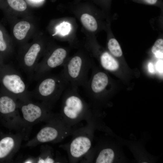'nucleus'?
<instances>
[{
	"label": "nucleus",
	"mask_w": 163,
	"mask_h": 163,
	"mask_svg": "<svg viewBox=\"0 0 163 163\" xmlns=\"http://www.w3.org/2000/svg\"><path fill=\"white\" fill-rule=\"evenodd\" d=\"M80 19L83 26L88 30L94 32L97 29V22L91 15L87 13L83 14L81 15Z\"/></svg>",
	"instance_id": "obj_18"
},
{
	"label": "nucleus",
	"mask_w": 163,
	"mask_h": 163,
	"mask_svg": "<svg viewBox=\"0 0 163 163\" xmlns=\"http://www.w3.org/2000/svg\"><path fill=\"white\" fill-rule=\"evenodd\" d=\"M78 88L69 85L62 94L60 115L71 127L85 120L91 108L78 93Z\"/></svg>",
	"instance_id": "obj_2"
},
{
	"label": "nucleus",
	"mask_w": 163,
	"mask_h": 163,
	"mask_svg": "<svg viewBox=\"0 0 163 163\" xmlns=\"http://www.w3.org/2000/svg\"><path fill=\"white\" fill-rule=\"evenodd\" d=\"M18 107L28 135L34 125L41 122H46L56 113L41 102H34L31 99L18 100Z\"/></svg>",
	"instance_id": "obj_9"
},
{
	"label": "nucleus",
	"mask_w": 163,
	"mask_h": 163,
	"mask_svg": "<svg viewBox=\"0 0 163 163\" xmlns=\"http://www.w3.org/2000/svg\"><path fill=\"white\" fill-rule=\"evenodd\" d=\"M92 64L89 59L77 55L67 60L61 72L71 87H84L88 78Z\"/></svg>",
	"instance_id": "obj_8"
},
{
	"label": "nucleus",
	"mask_w": 163,
	"mask_h": 163,
	"mask_svg": "<svg viewBox=\"0 0 163 163\" xmlns=\"http://www.w3.org/2000/svg\"><path fill=\"white\" fill-rule=\"evenodd\" d=\"M36 158V163H52L66 162L67 160L60 154L55 156L53 148L48 145H42L40 154Z\"/></svg>",
	"instance_id": "obj_15"
},
{
	"label": "nucleus",
	"mask_w": 163,
	"mask_h": 163,
	"mask_svg": "<svg viewBox=\"0 0 163 163\" xmlns=\"http://www.w3.org/2000/svg\"><path fill=\"white\" fill-rule=\"evenodd\" d=\"M109 82L108 76L101 71L94 72L89 79L84 87L89 98L94 101L102 100V94L105 90Z\"/></svg>",
	"instance_id": "obj_13"
},
{
	"label": "nucleus",
	"mask_w": 163,
	"mask_h": 163,
	"mask_svg": "<svg viewBox=\"0 0 163 163\" xmlns=\"http://www.w3.org/2000/svg\"><path fill=\"white\" fill-rule=\"evenodd\" d=\"M108 47L110 53L114 56L120 57L123 54L120 46L116 39H110L108 43Z\"/></svg>",
	"instance_id": "obj_19"
},
{
	"label": "nucleus",
	"mask_w": 163,
	"mask_h": 163,
	"mask_svg": "<svg viewBox=\"0 0 163 163\" xmlns=\"http://www.w3.org/2000/svg\"><path fill=\"white\" fill-rule=\"evenodd\" d=\"M30 0L32 2H41L43 0Z\"/></svg>",
	"instance_id": "obj_28"
},
{
	"label": "nucleus",
	"mask_w": 163,
	"mask_h": 163,
	"mask_svg": "<svg viewBox=\"0 0 163 163\" xmlns=\"http://www.w3.org/2000/svg\"><path fill=\"white\" fill-rule=\"evenodd\" d=\"M148 66L149 72L152 73H154V70L152 64L151 62L149 63Z\"/></svg>",
	"instance_id": "obj_26"
},
{
	"label": "nucleus",
	"mask_w": 163,
	"mask_h": 163,
	"mask_svg": "<svg viewBox=\"0 0 163 163\" xmlns=\"http://www.w3.org/2000/svg\"><path fill=\"white\" fill-rule=\"evenodd\" d=\"M41 50V47L39 44H33L25 52L20 61V64L21 68L30 78L33 77Z\"/></svg>",
	"instance_id": "obj_14"
},
{
	"label": "nucleus",
	"mask_w": 163,
	"mask_h": 163,
	"mask_svg": "<svg viewBox=\"0 0 163 163\" xmlns=\"http://www.w3.org/2000/svg\"><path fill=\"white\" fill-rule=\"evenodd\" d=\"M23 139V135L21 133L4 134L0 132V163H9L12 161Z\"/></svg>",
	"instance_id": "obj_11"
},
{
	"label": "nucleus",
	"mask_w": 163,
	"mask_h": 163,
	"mask_svg": "<svg viewBox=\"0 0 163 163\" xmlns=\"http://www.w3.org/2000/svg\"><path fill=\"white\" fill-rule=\"evenodd\" d=\"M2 56H0V67L4 64Z\"/></svg>",
	"instance_id": "obj_27"
},
{
	"label": "nucleus",
	"mask_w": 163,
	"mask_h": 163,
	"mask_svg": "<svg viewBox=\"0 0 163 163\" xmlns=\"http://www.w3.org/2000/svg\"><path fill=\"white\" fill-rule=\"evenodd\" d=\"M45 123L36 135L28 141L25 146L32 147L44 143L61 142L72 135L75 129L65 122L60 114L56 113Z\"/></svg>",
	"instance_id": "obj_3"
},
{
	"label": "nucleus",
	"mask_w": 163,
	"mask_h": 163,
	"mask_svg": "<svg viewBox=\"0 0 163 163\" xmlns=\"http://www.w3.org/2000/svg\"><path fill=\"white\" fill-rule=\"evenodd\" d=\"M68 52L65 48L59 47L54 49L41 62L38 63L33 77L39 80L48 75L53 69L63 66L67 59Z\"/></svg>",
	"instance_id": "obj_10"
},
{
	"label": "nucleus",
	"mask_w": 163,
	"mask_h": 163,
	"mask_svg": "<svg viewBox=\"0 0 163 163\" xmlns=\"http://www.w3.org/2000/svg\"><path fill=\"white\" fill-rule=\"evenodd\" d=\"M7 2L11 8L17 11H24L27 7V4L24 0H7Z\"/></svg>",
	"instance_id": "obj_21"
},
{
	"label": "nucleus",
	"mask_w": 163,
	"mask_h": 163,
	"mask_svg": "<svg viewBox=\"0 0 163 163\" xmlns=\"http://www.w3.org/2000/svg\"><path fill=\"white\" fill-rule=\"evenodd\" d=\"M30 28L29 23L21 21L17 23L13 29V34L16 38L18 40L23 39L25 37Z\"/></svg>",
	"instance_id": "obj_17"
},
{
	"label": "nucleus",
	"mask_w": 163,
	"mask_h": 163,
	"mask_svg": "<svg viewBox=\"0 0 163 163\" xmlns=\"http://www.w3.org/2000/svg\"><path fill=\"white\" fill-rule=\"evenodd\" d=\"M100 61L102 67L107 70L114 71L117 70L119 67L117 61L107 52L101 54Z\"/></svg>",
	"instance_id": "obj_16"
},
{
	"label": "nucleus",
	"mask_w": 163,
	"mask_h": 163,
	"mask_svg": "<svg viewBox=\"0 0 163 163\" xmlns=\"http://www.w3.org/2000/svg\"><path fill=\"white\" fill-rule=\"evenodd\" d=\"M0 122L5 127L22 133L24 140L28 139L29 136L18 107V100L1 89Z\"/></svg>",
	"instance_id": "obj_4"
},
{
	"label": "nucleus",
	"mask_w": 163,
	"mask_h": 163,
	"mask_svg": "<svg viewBox=\"0 0 163 163\" xmlns=\"http://www.w3.org/2000/svg\"><path fill=\"white\" fill-rule=\"evenodd\" d=\"M156 68L158 72L160 73L163 72V61H158L156 64Z\"/></svg>",
	"instance_id": "obj_24"
},
{
	"label": "nucleus",
	"mask_w": 163,
	"mask_h": 163,
	"mask_svg": "<svg viewBox=\"0 0 163 163\" xmlns=\"http://www.w3.org/2000/svg\"><path fill=\"white\" fill-rule=\"evenodd\" d=\"M8 47L7 43L4 39L3 33L0 30V52L3 54L6 53Z\"/></svg>",
	"instance_id": "obj_23"
},
{
	"label": "nucleus",
	"mask_w": 163,
	"mask_h": 163,
	"mask_svg": "<svg viewBox=\"0 0 163 163\" xmlns=\"http://www.w3.org/2000/svg\"><path fill=\"white\" fill-rule=\"evenodd\" d=\"M97 140L93 148V162L95 163H125L130 162L126 156L123 145L112 136L109 135Z\"/></svg>",
	"instance_id": "obj_6"
},
{
	"label": "nucleus",
	"mask_w": 163,
	"mask_h": 163,
	"mask_svg": "<svg viewBox=\"0 0 163 163\" xmlns=\"http://www.w3.org/2000/svg\"><path fill=\"white\" fill-rule=\"evenodd\" d=\"M152 53L158 58H162L163 56V40H157L152 48Z\"/></svg>",
	"instance_id": "obj_20"
},
{
	"label": "nucleus",
	"mask_w": 163,
	"mask_h": 163,
	"mask_svg": "<svg viewBox=\"0 0 163 163\" xmlns=\"http://www.w3.org/2000/svg\"></svg>",
	"instance_id": "obj_29"
},
{
	"label": "nucleus",
	"mask_w": 163,
	"mask_h": 163,
	"mask_svg": "<svg viewBox=\"0 0 163 163\" xmlns=\"http://www.w3.org/2000/svg\"><path fill=\"white\" fill-rule=\"evenodd\" d=\"M1 89L15 97L18 100L31 99L30 92L19 73L9 65L4 64L0 67Z\"/></svg>",
	"instance_id": "obj_7"
},
{
	"label": "nucleus",
	"mask_w": 163,
	"mask_h": 163,
	"mask_svg": "<svg viewBox=\"0 0 163 163\" xmlns=\"http://www.w3.org/2000/svg\"><path fill=\"white\" fill-rule=\"evenodd\" d=\"M71 29V25L68 22L64 21L57 25L56 28V33L53 36L59 34L65 36L69 34Z\"/></svg>",
	"instance_id": "obj_22"
},
{
	"label": "nucleus",
	"mask_w": 163,
	"mask_h": 163,
	"mask_svg": "<svg viewBox=\"0 0 163 163\" xmlns=\"http://www.w3.org/2000/svg\"><path fill=\"white\" fill-rule=\"evenodd\" d=\"M96 130L92 125L87 124L84 127L75 129L71 140L61 146L67 151L69 162L81 161L91 150Z\"/></svg>",
	"instance_id": "obj_5"
},
{
	"label": "nucleus",
	"mask_w": 163,
	"mask_h": 163,
	"mask_svg": "<svg viewBox=\"0 0 163 163\" xmlns=\"http://www.w3.org/2000/svg\"><path fill=\"white\" fill-rule=\"evenodd\" d=\"M147 3L150 5H154L156 4L158 0H144Z\"/></svg>",
	"instance_id": "obj_25"
},
{
	"label": "nucleus",
	"mask_w": 163,
	"mask_h": 163,
	"mask_svg": "<svg viewBox=\"0 0 163 163\" xmlns=\"http://www.w3.org/2000/svg\"><path fill=\"white\" fill-rule=\"evenodd\" d=\"M39 81L35 88L30 92L31 97L51 109L69 86V83L61 72L57 74L47 75Z\"/></svg>",
	"instance_id": "obj_1"
},
{
	"label": "nucleus",
	"mask_w": 163,
	"mask_h": 163,
	"mask_svg": "<svg viewBox=\"0 0 163 163\" xmlns=\"http://www.w3.org/2000/svg\"><path fill=\"white\" fill-rule=\"evenodd\" d=\"M112 136L119 140L123 145H126L133 155L137 163H153L156 162L158 158L149 153L145 147V139L127 140L113 133Z\"/></svg>",
	"instance_id": "obj_12"
}]
</instances>
